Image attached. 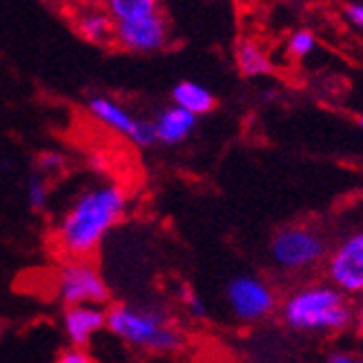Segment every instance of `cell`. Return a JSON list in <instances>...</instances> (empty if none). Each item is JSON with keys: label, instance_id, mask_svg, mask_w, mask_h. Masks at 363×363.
Returning a JSON list of instances; mask_svg holds the SVG:
<instances>
[{"label": "cell", "instance_id": "obj_1", "mask_svg": "<svg viewBox=\"0 0 363 363\" xmlns=\"http://www.w3.org/2000/svg\"><path fill=\"white\" fill-rule=\"evenodd\" d=\"M130 210L128 187L99 181L83 187L62 210L52 230V243L62 261L91 259Z\"/></svg>", "mask_w": 363, "mask_h": 363}, {"label": "cell", "instance_id": "obj_2", "mask_svg": "<svg viewBox=\"0 0 363 363\" xmlns=\"http://www.w3.org/2000/svg\"><path fill=\"white\" fill-rule=\"evenodd\" d=\"M281 319L294 333L333 337L352 328L354 306L328 281H310L283 298Z\"/></svg>", "mask_w": 363, "mask_h": 363}, {"label": "cell", "instance_id": "obj_3", "mask_svg": "<svg viewBox=\"0 0 363 363\" xmlns=\"http://www.w3.org/2000/svg\"><path fill=\"white\" fill-rule=\"evenodd\" d=\"M107 333L150 354H174L185 345L177 319L167 308L152 301H125L107 308Z\"/></svg>", "mask_w": 363, "mask_h": 363}, {"label": "cell", "instance_id": "obj_4", "mask_svg": "<svg viewBox=\"0 0 363 363\" xmlns=\"http://www.w3.org/2000/svg\"><path fill=\"white\" fill-rule=\"evenodd\" d=\"M270 261L286 274H306L328 259L325 234L312 225H286L270 239L267 245Z\"/></svg>", "mask_w": 363, "mask_h": 363}, {"label": "cell", "instance_id": "obj_5", "mask_svg": "<svg viewBox=\"0 0 363 363\" xmlns=\"http://www.w3.org/2000/svg\"><path fill=\"white\" fill-rule=\"evenodd\" d=\"M54 292L65 308L103 306L109 301V286L91 259H69L58 265Z\"/></svg>", "mask_w": 363, "mask_h": 363}, {"label": "cell", "instance_id": "obj_6", "mask_svg": "<svg viewBox=\"0 0 363 363\" xmlns=\"http://www.w3.org/2000/svg\"><path fill=\"white\" fill-rule=\"evenodd\" d=\"M225 303L236 321L252 325L274 314L277 292L259 274H236L225 286Z\"/></svg>", "mask_w": 363, "mask_h": 363}, {"label": "cell", "instance_id": "obj_7", "mask_svg": "<svg viewBox=\"0 0 363 363\" xmlns=\"http://www.w3.org/2000/svg\"><path fill=\"white\" fill-rule=\"evenodd\" d=\"M325 281L348 298H363V230L352 232L328 252Z\"/></svg>", "mask_w": 363, "mask_h": 363}, {"label": "cell", "instance_id": "obj_8", "mask_svg": "<svg viewBox=\"0 0 363 363\" xmlns=\"http://www.w3.org/2000/svg\"><path fill=\"white\" fill-rule=\"evenodd\" d=\"M85 107H87V114L96 121L101 128L128 138L132 145H136L140 150L159 143V140H156V132H154V123L147 118L134 116L128 107L121 105L114 99L96 94V96L87 99Z\"/></svg>", "mask_w": 363, "mask_h": 363}, {"label": "cell", "instance_id": "obj_9", "mask_svg": "<svg viewBox=\"0 0 363 363\" xmlns=\"http://www.w3.org/2000/svg\"><path fill=\"white\" fill-rule=\"evenodd\" d=\"M169 23L165 13L159 11L145 16V18L116 23L112 45L130 54H156L165 50L169 45Z\"/></svg>", "mask_w": 363, "mask_h": 363}, {"label": "cell", "instance_id": "obj_10", "mask_svg": "<svg viewBox=\"0 0 363 363\" xmlns=\"http://www.w3.org/2000/svg\"><path fill=\"white\" fill-rule=\"evenodd\" d=\"M107 330V310L103 306H74L62 312V335L74 348H89Z\"/></svg>", "mask_w": 363, "mask_h": 363}, {"label": "cell", "instance_id": "obj_11", "mask_svg": "<svg viewBox=\"0 0 363 363\" xmlns=\"http://www.w3.org/2000/svg\"><path fill=\"white\" fill-rule=\"evenodd\" d=\"M67 13L72 27L85 43L91 45H112L114 40V18L107 13L103 5H76L69 3Z\"/></svg>", "mask_w": 363, "mask_h": 363}, {"label": "cell", "instance_id": "obj_12", "mask_svg": "<svg viewBox=\"0 0 363 363\" xmlns=\"http://www.w3.org/2000/svg\"><path fill=\"white\" fill-rule=\"evenodd\" d=\"M196 121L199 118L194 114L185 112V109L177 105H167L152 121L156 140L163 145H181L183 140H187L196 130Z\"/></svg>", "mask_w": 363, "mask_h": 363}, {"label": "cell", "instance_id": "obj_13", "mask_svg": "<svg viewBox=\"0 0 363 363\" xmlns=\"http://www.w3.org/2000/svg\"><path fill=\"white\" fill-rule=\"evenodd\" d=\"M234 60H236V69L245 78H261V76H270L274 72V62L270 54H267L265 47L255 38H243L236 43Z\"/></svg>", "mask_w": 363, "mask_h": 363}, {"label": "cell", "instance_id": "obj_14", "mask_svg": "<svg viewBox=\"0 0 363 363\" xmlns=\"http://www.w3.org/2000/svg\"><path fill=\"white\" fill-rule=\"evenodd\" d=\"M172 105H177L199 118L203 114L212 112L216 107V99L205 85L194 83V81H181L172 89Z\"/></svg>", "mask_w": 363, "mask_h": 363}, {"label": "cell", "instance_id": "obj_15", "mask_svg": "<svg viewBox=\"0 0 363 363\" xmlns=\"http://www.w3.org/2000/svg\"><path fill=\"white\" fill-rule=\"evenodd\" d=\"M103 7L114 23L136 21L161 11V0H103Z\"/></svg>", "mask_w": 363, "mask_h": 363}, {"label": "cell", "instance_id": "obj_16", "mask_svg": "<svg viewBox=\"0 0 363 363\" xmlns=\"http://www.w3.org/2000/svg\"><path fill=\"white\" fill-rule=\"evenodd\" d=\"M25 196H27V203L29 208L34 212H43L47 210V205H50V196H52V189H50V183L43 174H31L27 179V185H25Z\"/></svg>", "mask_w": 363, "mask_h": 363}, {"label": "cell", "instance_id": "obj_17", "mask_svg": "<svg viewBox=\"0 0 363 363\" xmlns=\"http://www.w3.org/2000/svg\"><path fill=\"white\" fill-rule=\"evenodd\" d=\"M314 50H317V36H314L310 29L292 31L286 43V52L292 58H308Z\"/></svg>", "mask_w": 363, "mask_h": 363}, {"label": "cell", "instance_id": "obj_18", "mask_svg": "<svg viewBox=\"0 0 363 363\" xmlns=\"http://www.w3.org/2000/svg\"><path fill=\"white\" fill-rule=\"evenodd\" d=\"M62 167H65V159H62L58 152H43L38 156L36 172H38V174H43L45 179L58 174V172H62Z\"/></svg>", "mask_w": 363, "mask_h": 363}, {"label": "cell", "instance_id": "obj_19", "mask_svg": "<svg viewBox=\"0 0 363 363\" xmlns=\"http://www.w3.org/2000/svg\"><path fill=\"white\" fill-rule=\"evenodd\" d=\"M54 363H96V361L87 352V348H74V345H69V348H65L56 357Z\"/></svg>", "mask_w": 363, "mask_h": 363}, {"label": "cell", "instance_id": "obj_20", "mask_svg": "<svg viewBox=\"0 0 363 363\" xmlns=\"http://www.w3.org/2000/svg\"><path fill=\"white\" fill-rule=\"evenodd\" d=\"M185 308H187L189 317H194V319L208 317V303H205L203 298L196 296V294H185Z\"/></svg>", "mask_w": 363, "mask_h": 363}, {"label": "cell", "instance_id": "obj_21", "mask_svg": "<svg viewBox=\"0 0 363 363\" xmlns=\"http://www.w3.org/2000/svg\"><path fill=\"white\" fill-rule=\"evenodd\" d=\"M328 363H363V357L350 350H333L328 354Z\"/></svg>", "mask_w": 363, "mask_h": 363}, {"label": "cell", "instance_id": "obj_22", "mask_svg": "<svg viewBox=\"0 0 363 363\" xmlns=\"http://www.w3.org/2000/svg\"><path fill=\"white\" fill-rule=\"evenodd\" d=\"M345 16L352 25H357L359 29H363V3H350L345 5Z\"/></svg>", "mask_w": 363, "mask_h": 363}, {"label": "cell", "instance_id": "obj_23", "mask_svg": "<svg viewBox=\"0 0 363 363\" xmlns=\"http://www.w3.org/2000/svg\"><path fill=\"white\" fill-rule=\"evenodd\" d=\"M354 323H357V328L363 333V298H361V303L354 308Z\"/></svg>", "mask_w": 363, "mask_h": 363}, {"label": "cell", "instance_id": "obj_24", "mask_svg": "<svg viewBox=\"0 0 363 363\" xmlns=\"http://www.w3.org/2000/svg\"><path fill=\"white\" fill-rule=\"evenodd\" d=\"M76 5H103V0H72Z\"/></svg>", "mask_w": 363, "mask_h": 363}, {"label": "cell", "instance_id": "obj_25", "mask_svg": "<svg viewBox=\"0 0 363 363\" xmlns=\"http://www.w3.org/2000/svg\"><path fill=\"white\" fill-rule=\"evenodd\" d=\"M50 3H56V5H65V7H67V5L72 3V0H50Z\"/></svg>", "mask_w": 363, "mask_h": 363}, {"label": "cell", "instance_id": "obj_26", "mask_svg": "<svg viewBox=\"0 0 363 363\" xmlns=\"http://www.w3.org/2000/svg\"><path fill=\"white\" fill-rule=\"evenodd\" d=\"M359 125H361V128H363V116H361V118H359Z\"/></svg>", "mask_w": 363, "mask_h": 363}]
</instances>
